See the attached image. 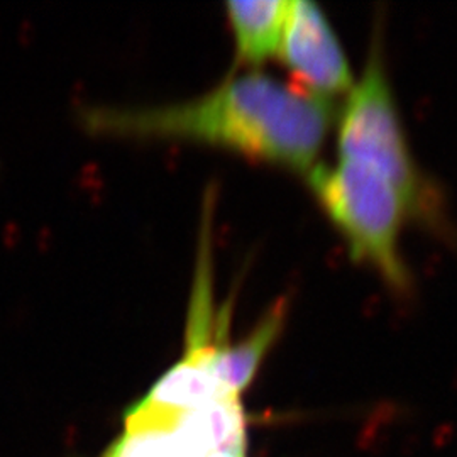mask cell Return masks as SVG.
<instances>
[{
	"label": "cell",
	"mask_w": 457,
	"mask_h": 457,
	"mask_svg": "<svg viewBox=\"0 0 457 457\" xmlns=\"http://www.w3.org/2000/svg\"><path fill=\"white\" fill-rule=\"evenodd\" d=\"M312 192L341 230L356 262L373 268L396 294H409L411 275L400 236L409 212L398 190L368 164L341 160L307 173Z\"/></svg>",
	"instance_id": "cell-3"
},
{
	"label": "cell",
	"mask_w": 457,
	"mask_h": 457,
	"mask_svg": "<svg viewBox=\"0 0 457 457\" xmlns=\"http://www.w3.org/2000/svg\"><path fill=\"white\" fill-rule=\"evenodd\" d=\"M295 85L330 100L349 94L354 77L341 41L320 7L309 0H290L279 54Z\"/></svg>",
	"instance_id": "cell-4"
},
{
	"label": "cell",
	"mask_w": 457,
	"mask_h": 457,
	"mask_svg": "<svg viewBox=\"0 0 457 457\" xmlns=\"http://www.w3.org/2000/svg\"><path fill=\"white\" fill-rule=\"evenodd\" d=\"M207 457H236V456H230V454H220V453H212L211 456Z\"/></svg>",
	"instance_id": "cell-9"
},
{
	"label": "cell",
	"mask_w": 457,
	"mask_h": 457,
	"mask_svg": "<svg viewBox=\"0 0 457 457\" xmlns=\"http://www.w3.org/2000/svg\"><path fill=\"white\" fill-rule=\"evenodd\" d=\"M288 315L287 298L277 300L254 328L239 343L226 344L217 358V371L230 395L239 396L258 373L262 360L277 343Z\"/></svg>",
	"instance_id": "cell-7"
},
{
	"label": "cell",
	"mask_w": 457,
	"mask_h": 457,
	"mask_svg": "<svg viewBox=\"0 0 457 457\" xmlns=\"http://www.w3.org/2000/svg\"><path fill=\"white\" fill-rule=\"evenodd\" d=\"M224 345L185 347L183 358L131 410L153 417H170L202 409L215 400L239 398L226 390L217 371V358Z\"/></svg>",
	"instance_id": "cell-5"
},
{
	"label": "cell",
	"mask_w": 457,
	"mask_h": 457,
	"mask_svg": "<svg viewBox=\"0 0 457 457\" xmlns=\"http://www.w3.org/2000/svg\"><path fill=\"white\" fill-rule=\"evenodd\" d=\"M337 149L341 160L368 164L390 181L403 198L409 219L441 237H453L442 194L425 177L410 147L386 73L379 26L373 33L362 75L344 105Z\"/></svg>",
	"instance_id": "cell-2"
},
{
	"label": "cell",
	"mask_w": 457,
	"mask_h": 457,
	"mask_svg": "<svg viewBox=\"0 0 457 457\" xmlns=\"http://www.w3.org/2000/svg\"><path fill=\"white\" fill-rule=\"evenodd\" d=\"M105 457H207V454L175 427L126 430Z\"/></svg>",
	"instance_id": "cell-8"
},
{
	"label": "cell",
	"mask_w": 457,
	"mask_h": 457,
	"mask_svg": "<svg viewBox=\"0 0 457 457\" xmlns=\"http://www.w3.org/2000/svg\"><path fill=\"white\" fill-rule=\"evenodd\" d=\"M332 102L262 71L220 83L202 97L163 107L83 112L90 131L183 137L230 147L305 175L317 166Z\"/></svg>",
	"instance_id": "cell-1"
},
{
	"label": "cell",
	"mask_w": 457,
	"mask_h": 457,
	"mask_svg": "<svg viewBox=\"0 0 457 457\" xmlns=\"http://www.w3.org/2000/svg\"><path fill=\"white\" fill-rule=\"evenodd\" d=\"M226 9L239 62L258 66L279 54L290 0H232Z\"/></svg>",
	"instance_id": "cell-6"
}]
</instances>
